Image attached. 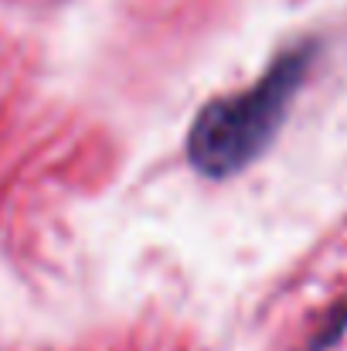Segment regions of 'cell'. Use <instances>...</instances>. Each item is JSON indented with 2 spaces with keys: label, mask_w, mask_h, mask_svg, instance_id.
<instances>
[{
  "label": "cell",
  "mask_w": 347,
  "mask_h": 351,
  "mask_svg": "<svg viewBox=\"0 0 347 351\" xmlns=\"http://www.w3.org/2000/svg\"><path fill=\"white\" fill-rule=\"evenodd\" d=\"M313 55V45H296L283 51L255 86L211 99L188 130L184 150L191 167L205 178L225 181L255 164L279 133L300 86L307 82Z\"/></svg>",
  "instance_id": "1"
},
{
  "label": "cell",
  "mask_w": 347,
  "mask_h": 351,
  "mask_svg": "<svg viewBox=\"0 0 347 351\" xmlns=\"http://www.w3.org/2000/svg\"><path fill=\"white\" fill-rule=\"evenodd\" d=\"M347 328V304H337L327 317H324V324H320V331L313 335V341L307 345L303 351H331L337 341H341V335H344Z\"/></svg>",
  "instance_id": "2"
}]
</instances>
